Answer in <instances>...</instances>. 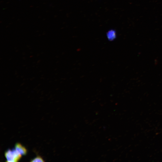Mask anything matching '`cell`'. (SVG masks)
Instances as JSON below:
<instances>
[{
  "instance_id": "2",
  "label": "cell",
  "mask_w": 162,
  "mask_h": 162,
  "mask_svg": "<svg viewBox=\"0 0 162 162\" xmlns=\"http://www.w3.org/2000/svg\"><path fill=\"white\" fill-rule=\"evenodd\" d=\"M15 149L22 155H25L27 153L26 148L20 143H17L15 144Z\"/></svg>"
},
{
  "instance_id": "3",
  "label": "cell",
  "mask_w": 162,
  "mask_h": 162,
  "mask_svg": "<svg viewBox=\"0 0 162 162\" xmlns=\"http://www.w3.org/2000/svg\"><path fill=\"white\" fill-rule=\"evenodd\" d=\"M31 162H43L44 161L43 159L40 156H38L31 160Z\"/></svg>"
},
{
  "instance_id": "1",
  "label": "cell",
  "mask_w": 162,
  "mask_h": 162,
  "mask_svg": "<svg viewBox=\"0 0 162 162\" xmlns=\"http://www.w3.org/2000/svg\"><path fill=\"white\" fill-rule=\"evenodd\" d=\"M4 155L6 159V161L8 162L18 161L22 156L15 149L12 150L8 149L5 152Z\"/></svg>"
}]
</instances>
